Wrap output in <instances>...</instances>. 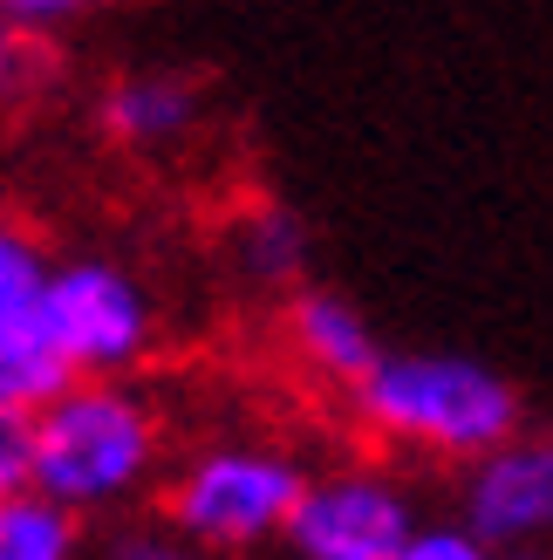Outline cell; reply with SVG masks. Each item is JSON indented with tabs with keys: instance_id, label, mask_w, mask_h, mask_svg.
I'll use <instances>...</instances> for the list:
<instances>
[{
	"instance_id": "cell-13",
	"label": "cell",
	"mask_w": 553,
	"mask_h": 560,
	"mask_svg": "<svg viewBox=\"0 0 553 560\" xmlns=\"http://www.w3.org/2000/svg\"><path fill=\"white\" fill-rule=\"evenodd\" d=\"M96 560H212L199 540H185L172 520H117L109 534L96 540Z\"/></svg>"
},
{
	"instance_id": "cell-7",
	"label": "cell",
	"mask_w": 553,
	"mask_h": 560,
	"mask_svg": "<svg viewBox=\"0 0 553 560\" xmlns=\"http://www.w3.org/2000/svg\"><path fill=\"white\" fill-rule=\"evenodd\" d=\"M96 130L123 158H172L205 130V82L185 69H117L96 90Z\"/></svg>"
},
{
	"instance_id": "cell-11",
	"label": "cell",
	"mask_w": 553,
	"mask_h": 560,
	"mask_svg": "<svg viewBox=\"0 0 553 560\" xmlns=\"http://www.w3.org/2000/svg\"><path fill=\"white\" fill-rule=\"evenodd\" d=\"M69 376V362L55 355L42 328H0V404L8 410H42Z\"/></svg>"
},
{
	"instance_id": "cell-16",
	"label": "cell",
	"mask_w": 553,
	"mask_h": 560,
	"mask_svg": "<svg viewBox=\"0 0 553 560\" xmlns=\"http://www.w3.org/2000/svg\"><path fill=\"white\" fill-rule=\"evenodd\" d=\"M397 560H499V547L479 540L464 520H445V526H417Z\"/></svg>"
},
{
	"instance_id": "cell-9",
	"label": "cell",
	"mask_w": 553,
	"mask_h": 560,
	"mask_svg": "<svg viewBox=\"0 0 553 560\" xmlns=\"http://www.w3.org/2000/svg\"><path fill=\"white\" fill-rule=\"evenodd\" d=\"M226 267L246 280L254 294H294L308 288V267H315V240H308V219L294 206H246L233 226H226Z\"/></svg>"
},
{
	"instance_id": "cell-2",
	"label": "cell",
	"mask_w": 553,
	"mask_h": 560,
	"mask_svg": "<svg viewBox=\"0 0 553 560\" xmlns=\"http://www.w3.org/2000/svg\"><path fill=\"white\" fill-rule=\"evenodd\" d=\"M349 404L376 444L458 471L527 431L519 389L492 362L451 349H383V362L349 389Z\"/></svg>"
},
{
	"instance_id": "cell-1",
	"label": "cell",
	"mask_w": 553,
	"mask_h": 560,
	"mask_svg": "<svg viewBox=\"0 0 553 560\" xmlns=\"http://www.w3.org/2000/svg\"><path fill=\"white\" fill-rule=\"evenodd\" d=\"M172 431L137 376H75L35 410V492L82 520H123L164 486Z\"/></svg>"
},
{
	"instance_id": "cell-4",
	"label": "cell",
	"mask_w": 553,
	"mask_h": 560,
	"mask_svg": "<svg viewBox=\"0 0 553 560\" xmlns=\"http://www.w3.org/2000/svg\"><path fill=\"white\" fill-rule=\"evenodd\" d=\"M42 335L69 362V376H137L157 355L164 315L137 267L109 254H69L48 267Z\"/></svg>"
},
{
	"instance_id": "cell-6",
	"label": "cell",
	"mask_w": 553,
	"mask_h": 560,
	"mask_svg": "<svg viewBox=\"0 0 553 560\" xmlns=\"http://www.w3.org/2000/svg\"><path fill=\"white\" fill-rule=\"evenodd\" d=\"M458 520L499 553L553 540V431H513L458 471Z\"/></svg>"
},
{
	"instance_id": "cell-5",
	"label": "cell",
	"mask_w": 553,
	"mask_h": 560,
	"mask_svg": "<svg viewBox=\"0 0 553 560\" xmlns=\"http://www.w3.org/2000/svg\"><path fill=\"white\" fill-rule=\"evenodd\" d=\"M417 526H424L417 492L397 471L336 465V471H308L281 547L294 560H397Z\"/></svg>"
},
{
	"instance_id": "cell-10",
	"label": "cell",
	"mask_w": 553,
	"mask_h": 560,
	"mask_svg": "<svg viewBox=\"0 0 553 560\" xmlns=\"http://www.w3.org/2000/svg\"><path fill=\"white\" fill-rule=\"evenodd\" d=\"M0 560H90L82 513L55 506L48 492L21 486L0 499Z\"/></svg>"
},
{
	"instance_id": "cell-12",
	"label": "cell",
	"mask_w": 553,
	"mask_h": 560,
	"mask_svg": "<svg viewBox=\"0 0 553 560\" xmlns=\"http://www.w3.org/2000/svg\"><path fill=\"white\" fill-rule=\"evenodd\" d=\"M48 254L35 233L0 219V328H42V288H48Z\"/></svg>"
},
{
	"instance_id": "cell-18",
	"label": "cell",
	"mask_w": 553,
	"mask_h": 560,
	"mask_svg": "<svg viewBox=\"0 0 553 560\" xmlns=\"http://www.w3.org/2000/svg\"><path fill=\"white\" fill-rule=\"evenodd\" d=\"M499 560H546L540 547H513V553H499Z\"/></svg>"
},
{
	"instance_id": "cell-19",
	"label": "cell",
	"mask_w": 553,
	"mask_h": 560,
	"mask_svg": "<svg viewBox=\"0 0 553 560\" xmlns=\"http://www.w3.org/2000/svg\"><path fill=\"white\" fill-rule=\"evenodd\" d=\"M287 560H294V553H287Z\"/></svg>"
},
{
	"instance_id": "cell-3",
	"label": "cell",
	"mask_w": 553,
	"mask_h": 560,
	"mask_svg": "<svg viewBox=\"0 0 553 560\" xmlns=\"http://www.w3.org/2000/svg\"><path fill=\"white\" fill-rule=\"evenodd\" d=\"M308 465L267 438H212L164 471V520L185 540H199L212 560H239L287 540V520L301 506Z\"/></svg>"
},
{
	"instance_id": "cell-15",
	"label": "cell",
	"mask_w": 553,
	"mask_h": 560,
	"mask_svg": "<svg viewBox=\"0 0 553 560\" xmlns=\"http://www.w3.org/2000/svg\"><path fill=\"white\" fill-rule=\"evenodd\" d=\"M35 75H42V42H35V35H21V27L0 14V117H8L14 103H27Z\"/></svg>"
},
{
	"instance_id": "cell-14",
	"label": "cell",
	"mask_w": 553,
	"mask_h": 560,
	"mask_svg": "<svg viewBox=\"0 0 553 560\" xmlns=\"http://www.w3.org/2000/svg\"><path fill=\"white\" fill-rule=\"evenodd\" d=\"M103 8H117V0H0V14H8V21L21 27V35H35V42L69 35V27L96 21Z\"/></svg>"
},
{
	"instance_id": "cell-8",
	"label": "cell",
	"mask_w": 553,
	"mask_h": 560,
	"mask_svg": "<svg viewBox=\"0 0 553 560\" xmlns=\"http://www.w3.org/2000/svg\"><path fill=\"white\" fill-rule=\"evenodd\" d=\"M287 349H294V362L308 376L336 383V389H355L383 362V335L349 294L308 280V288L287 294Z\"/></svg>"
},
{
	"instance_id": "cell-17",
	"label": "cell",
	"mask_w": 553,
	"mask_h": 560,
	"mask_svg": "<svg viewBox=\"0 0 553 560\" xmlns=\"http://www.w3.org/2000/svg\"><path fill=\"white\" fill-rule=\"evenodd\" d=\"M35 486V410L0 404V499Z\"/></svg>"
}]
</instances>
